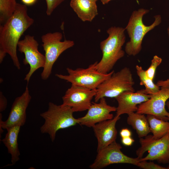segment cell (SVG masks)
<instances>
[{"label": "cell", "mask_w": 169, "mask_h": 169, "mask_svg": "<svg viewBox=\"0 0 169 169\" xmlns=\"http://www.w3.org/2000/svg\"><path fill=\"white\" fill-rule=\"evenodd\" d=\"M34 22L28 14L27 6L18 3L13 15L0 26V64L8 54L13 65L18 69H20L17 51L18 43L21 36Z\"/></svg>", "instance_id": "obj_1"}, {"label": "cell", "mask_w": 169, "mask_h": 169, "mask_svg": "<svg viewBox=\"0 0 169 169\" xmlns=\"http://www.w3.org/2000/svg\"><path fill=\"white\" fill-rule=\"evenodd\" d=\"M125 28L112 26L107 30L108 37L100 44L102 57L96 62L95 67L99 72L106 74L113 68L116 62L124 57L125 52L122 47L125 42Z\"/></svg>", "instance_id": "obj_2"}, {"label": "cell", "mask_w": 169, "mask_h": 169, "mask_svg": "<svg viewBox=\"0 0 169 169\" xmlns=\"http://www.w3.org/2000/svg\"><path fill=\"white\" fill-rule=\"evenodd\" d=\"M149 12V10L140 8L134 11L131 13L125 28L130 38V40L126 43L125 47V52L128 55L135 56L140 52L145 36L161 22V17L158 14L154 17V21L151 25L144 24L143 18Z\"/></svg>", "instance_id": "obj_3"}, {"label": "cell", "mask_w": 169, "mask_h": 169, "mask_svg": "<svg viewBox=\"0 0 169 169\" xmlns=\"http://www.w3.org/2000/svg\"><path fill=\"white\" fill-rule=\"evenodd\" d=\"M73 113L69 106L49 102L47 110L40 114L45 120L44 124L40 127L41 132L48 134L51 141L53 142L58 131L79 124L78 119L73 116Z\"/></svg>", "instance_id": "obj_4"}, {"label": "cell", "mask_w": 169, "mask_h": 169, "mask_svg": "<svg viewBox=\"0 0 169 169\" xmlns=\"http://www.w3.org/2000/svg\"><path fill=\"white\" fill-rule=\"evenodd\" d=\"M134 84L132 74L129 68L125 67L116 72H114L96 89L95 102H97L103 97L115 98L125 91L134 92Z\"/></svg>", "instance_id": "obj_5"}, {"label": "cell", "mask_w": 169, "mask_h": 169, "mask_svg": "<svg viewBox=\"0 0 169 169\" xmlns=\"http://www.w3.org/2000/svg\"><path fill=\"white\" fill-rule=\"evenodd\" d=\"M62 38V33L59 32L48 33L41 37L45 58V65L41 74V78L43 80L49 78L53 65L60 54L74 44L72 40L61 41Z\"/></svg>", "instance_id": "obj_6"}, {"label": "cell", "mask_w": 169, "mask_h": 169, "mask_svg": "<svg viewBox=\"0 0 169 169\" xmlns=\"http://www.w3.org/2000/svg\"><path fill=\"white\" fill-rule=\"evenodd\" d=\"M95 62L86 69L78 68L74 69L67 68V75L57 74L55 76L72 84L96 89L101 83L109 78L114 71L112 70L106 74L101 73L95 68Z\"/></svg>", "instance_id": "obj_7"}, {"label": "cell", "mask_w": 169, "mask_h": 169, "mask_svg": "<svg viewBox=\"0 0 169 169\" xmlns=\"http://www.w3.org/2000/svg\"><path fill=\"white\" fill-rule=\"evenodd\" d=\"M141 147L136 151L137 157L142 161L156 160L165 163L169 160V132L161 138L155 139L152 135L140 138Z\"/></svg>", "instance_id": "obj_8"}, {"label": "cell", "mask_w": 169, "mask_h": 169, "mask_svg": "<svg viewBox=\"0 0 169 169\" xmlns=\"http://www.w3.org/2000/svg\"><path fill=\"white\" fill-rule=\"evenodd\" d=\"M38 45L34 37L29 35H26L18 43V51L25 55L23 64H28L30 66L29 70L24 79L27 84L35 72L40 68H43L45 65V57L38 50Z\"/></svg>", "instance_id": "obj_9"}, {"label": "cell", "mask_w": 169, "mask_h": 169, "mask_svg": "<svg viewBox=\"0 0 169 169\" xmlns=\"http://www.w3.org/2000/svg\"><path fill=\"white\" fill-rule=\"evenodd\" d=\"M121 146L115 141L97 151L94 162L89 166L91 169H100L111 164L127 163L137 166L138 157H130L121 151Z\"/></svg>", "instance_id": "obj_10"}, {"label": "cell", "mask_w": 169, "mask_h": 169, "mask_svg": "<svg viewBox=\"0 0 169 169\" xmlns=\"http://www.w3.org/2000/svg\"><path fill=\"white\" fill-rule=\"evenodd\" d=\"M96 92V89L71 84L62 97V105L70 107L74 112L88 110Z\"/></svg>", "instance_id": "obj_11"}, {"label": "cell", "mask_w": 169, "mask_h": 169, "mask_svg": "<svg viewBox=\"0 0 169 169\" xmlns=\"http://www.w3.org/2000/svg\"><path fill=\"white\" fill-rule=\"evenodd\" d=\"M31 98L27 85L23 94L16 97L14 101L6 120H2V114L0 113V135L3 131L2 129H6L13 126L19 125L21 126L24 125L26 119V110Z\"/></svg>", "instance_id": "obj_12"}, {"label": "cell", "mask_w": 169, "mask_h": 169, "mask_svg": "<svg viewBox=\"0 0 169 169\" xmlns=\"http://www.w3.org/2000/svg\"><path fill=\"white\" fill-rule=\"evenodd\" d=\"M156 93L151 95L150 99L138 106L136 112L151 114L165 121H169V112L165 109L169 99V87L161 88Z\"/></svg>", "instance_id": "obj_13"}, {"label": "cell", "mask_w": 169, "mask_h": 169, "mask_svg": "<svg viewBox=\"0 0 169 169\" xmlns=\"http://www.w3.org/2000/svg\"><path fill=\"white\" fill-rule=\"evenodd\" d=\"M84 116L78 118L79 124L92 127L99 122L113 118L112 112L116 110V107L107 104L105 97L101 98L99 103L92 102Z\"/></svg>", "instance_id": "obj_14"}, {"label": "cell", "mask_w": 169, "mask_h": 169, "mask_svg": "<svg viewBox=\"0 0 169 169\" xmlns=\"http://www.w3.org/2000/svg\"><path fill=\"white\" fill-rule=\"evenodd\" d=\"M151 96L150 95L143 93L141 90L136 92H123L115 98L118 103L116 115L120 116L123 114L128 115L136 112L137 105L148 100Z\"/></svg>", "instance_id": "obj_15"}, {"label": "cell", "mask_w": 169, "mask_h": 169, "mask_svg": "<svg viewBox=\"0 0 169 169\" xmlns=\"http://www.w3.org/2000/svg\"><path fill=\"white\" fill-rule=\"evenodd\" d=\"M120 118V116L116 115L112 119L98 123L92 127L98 141L97 151L115 141L117 134L116 124Z\"/></svg>", "instance_id": "obj_16"}, {"label": "cell", "mask_w": 169, "mask_h": 169, "mask_svg": "<svg viewBox=\"0 0 169 169\" xmlns=\"http://www.w3.org/2000/svg\"><path fill=\"white\" fill-rule=\"evenodd\" d=\"M70 6L83 22H91L98 14L96 2L91 0H71Z\"/></svg>", "instance_id": "obj_17"}, {"label": "cell", "mask_w": 169, "mask_h": 169, "mask_svg": "<svg viewBox=\"0 0 169 169\" xmlns=\"http://www.w3.org/2000/svg\"><path fill=\"white\" fill-rule=\"evenodd\" d=\"M21 127L16 125L7 128V133L5 137L1 140L7 148L8 153L11 155V165H14L20 159L18 139Z\"/></svg>", "instance_id": "obj_18"}, {"label": "cell", "mask_w": 169, "mask_h": 169, "mask_svg": "<svg viewBox=\"0 0 169 169\" xmlns=\"http://www.w3.org/2000/svg\"><path fill=\"white\" fill-rule=\"evenodd\" d=\"M128 115L127 123L136 131L139 138L145 137L151 132L149 125L145 114L134 112Z\"/></svg>", "instance_id": "obj_19"}, {"label": "cell", "mask_w": 169, "mask_h": 169, "mask_svg": "<svg viewBox=\"0 0 169 169\" xmlns=\"http://www.w3.org/2000/svg\"><path fill=\"white\" fill-rule=\"evenodd\" d=\"M146 117L154 139H160L169 132V122L152 115L147 114Z\"/></svg>", "instance_id": "obj_20"}, {"label": "cell", "mask_w": 169, "mask_h": 169, "mask_svg": "<svg viewBox=\"0 0 169 169\" xmlns=\"http://www.w3.org/2000/svg\"><path fill=\"white\" fill-rule=\"evenodd\" d=\"M136 72L140 81V84L145 86V89L141 90L144 93L151 95L158 92L160 88L155 84L153 80L146 74V71L142 67L137 65L136 66Z\"/></svg>", "instance_id": "obj_21"}, {"label": "cell", "mask_w": 169, "mask_h": 169, "mask_svg": "<svg viewBox=\"0 0 169 169\" xmlns=\"http://www.w3.org/2000/svg\"><path fill=\"white\" fill-rule=\"evenodd\" d=\"M18 3L16 0H0V23L4 24L13 14Z\"/></svg>", "instance_id": "obj_22"}, {"label": "cell", "mask_w": 169, "mask_h": 169, "mask_svg": "<svg viewBox=\"0 0 169 169\" xmlns=\"http://www.w3.org/2000/svg\"><path fill=\"white\" fill-rule=\"evenodd\" d=\"M162 61V59L161 57L156 55H155L151 60L150 67L145 70L146 75L152 80H153L157 68Z\"/></svg>", "instance_id": "obj_23"}, {"label": "cell", "mask_w": 169, "mask_h": 169, "mask_svg": "<svg viewBox=\"0 0 169 169\" xmlns=\"http://www.w3.org/2000/svg\"><path fill=\"white\" fill-rule=\"evenodd\" d=\"M46 4V13L50 16L54 10L65 0H45Z\"/></svg>", "instance_id": "obj_24"}, {"label": "cell", "mask_w": 169, "mask_h": 169, "mask_svg": "<svg viewBox=\"0 0 169 169\" xmlns=\"http://www.w3.org/2000/svg\"><path fill=\"white\" fill-rule=\"evenodd\" d=\"M137 166L144 169H167V168L156 164L153 162H147V161H140Z\"/></svg>", "instance_id": "obj_25"}, {"label": "cell", "mask_w": 169, "mask_h": 169, "mask_svg": "<svg viewBox=\"0 0 169 169\" xmlns=\"http://www.w3.org/2000/svg\"><path fill=\"white\" fill-rule=\"evenodd\" d=\"M7 100L6 98L3 95L2 92H0V112L4 110L7 106Z\"/></svg>", "instance_id": "obj_26"}, {"label": "cell", "mask_w": 169, "mask_h": 169, "mask_svg": "<svg viewBox=\"0 0 169 169\" xmlns=\"http://www.w3.org/2000/svg\"><path fill=\"white\" fill-rule=\"evenodd\" d=\"M121 141L123 145L129 146L132 144L135 141V140L131 136L121 138Z\"/></svg>", "instance_id": "obj_27"}, {"label": "cell", "mask_w": 169, "mask_h": 169, "mask_svg": "<svg viewBox=\"0 0 169 169\" xmlns=\"http://www.w3.org/2000/svg\"><path fill=\"white\" fill-rule=\"evenodd\" d=\"M121 138L131 137V131L127 128H124L121 130L120 132Z\"/></svg>", "instance_id": "obj_28"}, {"label": "cell", "mask_w": 169, "mask_h": 169, "mask_svg": "<svg viewBox=\"0 0 169 169\" xmlns=\"http://www.w3.org/2000/svg\"><path fill=\"white\" fill-rule=\"evenodd\" d=\"M156 84L158 86L161 88L169 87V78L164 80H159L157 82Z\"/></svg>", "instance_id": "obj_29"}, {"label": "cell", "mask_w": 169, "mask_h": 169, "mask_svg": "<svg viewBox=\"0 0 169 169\" xmlns=\"http://www.w3.org/2000/svg\"><path fill=\"white\" fill-rule=\"evenodd\" d=\"M24 4L26 5H31L34 4L37 0H21Z\"/></svg>", "instance_id": "obj_30"}, {"label": "cell", "mask_w": 169, "mask_h": 169, "mask_svg": "<svg viewBox=\"0 0 169 169\" xmlns=\"http://www.w3.org/2000/svg\"><path fill=\"white\" fill-rule=\"evenodd\" d=\"M112 0H100V1L103 5L108 3L110 1Z\"/></svg>", "instance_id": "obj_31"}, {"label": "cell", "mask_w": 169, "mask_h": 169, "mask_svg": "<svg viewBox=\"0 0 169 169\" xmlns=\"http://www.w3.org/2000/svg\"><path fill=\"white\" fill-rule=\"evenodd\" d=\"M166 105L167 107V108L169 110V101L166 102Z\"/></svg>", "instance_id": "obj_32"}, {"label": "cell", "mask_w": 169, "mask_h": 169, "mask_svg": "<svg viewBox=\"0 0 169 169\" xmlns=\"http://www.w3.org/2000/svg\"><path fill=\"white\" fill-rule=\"evenodd\" d=\"M167 33L168 38H169V25L168 26L167 28Z\"/></svg>", "instance_id": "obj_33"}, {"label": "cell", "mask_w": 169, "mask_h": 169, "mask_svg": "<svg viewBox=\"0 0 169 169\" xmlns=\"http://www.w3.org/2000/svg\"><path fill=\"white\" fill-rule=\"evenodd\" d=\"M91 0L94 2H96L98 1V0Z\"/></svg>", "instance_id": "obj_34"}, {"label": "cell", "mask_w": 169, "mask_h": 169, "mask_svg": "<svg viewBox=\"0 0 169 169\" xmlns=\"http://www.w3.org/2000/svg\"><path fill=\"white\" fill-rule=\"evenodd\" d=\"M168 162H169V164H168V166L167 167V169H169V160L168 161Z\"/></svg>", "instance_id": "obj_35"}]
</instances>
